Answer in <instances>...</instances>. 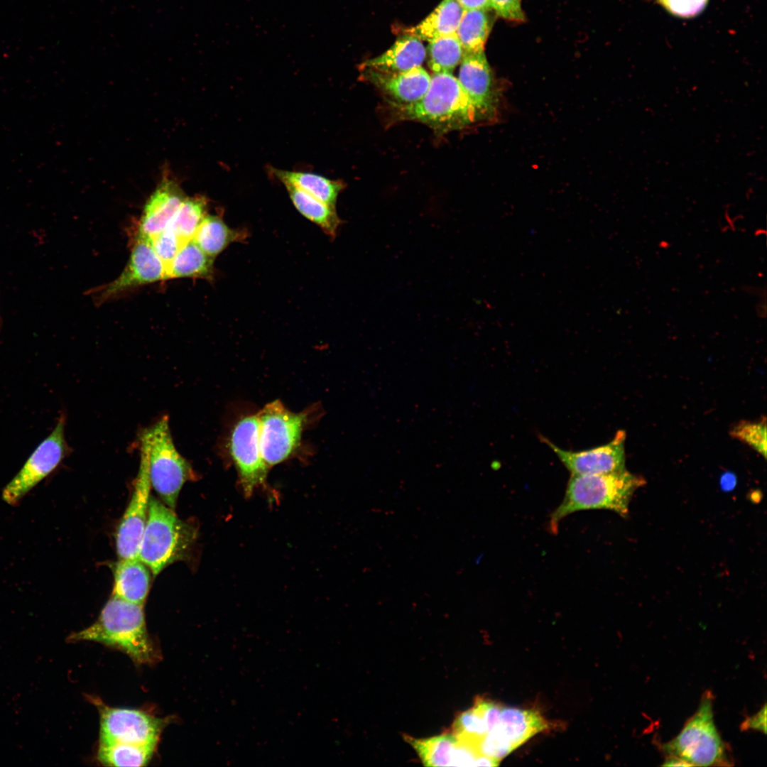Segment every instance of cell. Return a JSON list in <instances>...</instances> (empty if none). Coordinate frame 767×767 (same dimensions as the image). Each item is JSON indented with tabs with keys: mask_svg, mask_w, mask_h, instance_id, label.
Returning <instances> with one entry per match:
<instances>
[{
	"mask_svg": "<svg viewBox=\"0 0 767 767\" xmlns=\"http://www.w3.org/2000/svg\"><path fill=\"white\" fill-rule=\"evenodd\" d=\"M428 66L433 73L450 72L461 62L463 49L456 34L437 38L428 46Z\"/></svg>",
	"mask_w": 767,
	"mask_h": 767,
	"instance_id": "f1b7e54d",
	"label": "cell"
},
{
	"mask_svg": "<svg viewBox=\"0 0 767 767\" xmlns=\"http://www.w3.org/2000/svg\"><path fill=\"white\" fill-rule=\"evenodd\" d=\"M396 119L421 122L440 133L464 129L484 118L450 72L433 73L424 96L410 104L391 103Z\"/></svg>",
	"mask_w": 767,
	"mask_h": 767,
	"instance_id": "7a4b0ae2",
	"label": "cell"
},
{
	"mask_svg": "<svg viewBox=\"0 0 767 767\" xmlns=\"http://www.w3.org/2000/svg\"><path fill=\"white\" fill-rule=\"evenodd\" d=\"M742 730L754 729L766 733V705L755 714L748 717L741 724Z\"/></svg>",
	"mask_w": 767,
	"mask_h": 767,
	"instance_id": "e575fe53",
	"label": "cell"
},
{
	"mask_svg": "<svg viewBox=\"0 0 767 767\" xmlns=\"http://www.w3.org/2000/svg\"><path fill=\"white\" fill-rule=\"evenodd\" d=\"M258 415L261 454L270 467L288 459L298 448L310 413H293L276 400L266 404Z\"/></svg>",
	"mask_w": 767,
	"mask_h": 767,
	"instance_id": "52a82bcc",
	"label": "cell"
},
{
	"mask_svg": "<svg viewBox=\"0 0 767 767\" xmlns=\"http://www.w3.org/2000/svg\"><path fill=\"white\" fill-rule=\"evenodd\" d=\"M542 442L556 455L571 474H600L621 472L625 468L626 433L618 431L608 443L583 451L561 449L544 437Z\"/></svg>",
	"mask_w": 767,
	"mask_h": 767,
	"instance_id": "5bb4252c",
	"label": "cell"
},
{
	"mask_svg": "<svg viewBox=\"0 0 767 767\" xmlns=\"http://www.w3.org/2000/svg\"><path fill=\"white\" fill-rule=\"evenodd\" d=\"M151 244L165 268L182 245L175 234L168 228L154 236L151 239Z\"/></svg>",
	"mask_w": 767,
	"mask_h": 767,
	"instance_id": "1f68e13d",
	"label": "cell"
},
{
	"mask_svg": "<svg viewBox=\"0 0 767 767\" xmlns=\"http://www.w3.org/2000/svg\"><path fill=\"white\" fill-rule=\"evenodd\" d=\"M283 184L298 211L328 236L334 238L341 224L335 207L326 204L291 184Z\"/></svg>",
	"mask_w": 767,
	"mask_h": 767,
	"instance_id": "603a6c76",
	"label": "cell"
},
{
	"mask_svg": "<svg viewBox=\"0 0 767 767\" xmlns=\"http://www.w3.org/2000/svg\"><path fill=\"white\" fill-rule=\"evenodd\" d=\"M99 744L157 745L167 721L143 711L100 705Z\"/></svg>",
	"mask_w": 767,
	"mask_h": 767,
	"instance_id": "8fae6325",
	"label": "cell"
},
{
	"mask_svg": "<svg viewBox=\"0 0 767 767\" xmlns=\"http://www.w3.org/2000/svg\"><path fill=\"white\" fill-rule=\"evenodd\" d=\"M664 766H692L688 762L675 756H667L662 764Z\"/></svg>",
	"mask_w": 767,
	"mask_h": 767,
	"instance_id": "74e56055",
	"label": "cell"
},
{
	"mask_svg": "<svg viewBox=\"0 0 767 767\" xmlns=\"http://www.w3.org/2000/svg\"><path fill=\"white\" fill-rule=\"evenodd\" d=\"M450 732L477 749L479 741L487 734V727L478 697L472 707L461 712L455 718Z\"/></svg>",
	"mask_w": 767,
	"mask_h": 767,
	"instance_id": "f546056e",
	"label": "cell"
},
{
	"mask_svg": "<svg viewBox=\"0 0 767 767\" xmlns=\"http://www.w3.org/2000/svg\"><path fill=\"white\" fill-rule=\"evenodd\" d=\"M425 766H453L457 737L450 731L429 738L417 739L404 735Z\"/></svg>",
	"mask_w": 767,
	"mask_h": 767,
	"instance_id": "484cf974",
	"label": "cell"
},
{
	"mask_svg": "<svg viewBox=\"0 0 767 767\" xmlns=\"http://www.w3.org/2000/svg\"><path fill=\"white\" fill-rule=\"evenodd\" d=\"M140 456L139 469L131 497L116 533V549L119 559L138 558L146 524L151 485L148 456L141 447Z\"/></svg>",
	"mask_w": 767,
	"mask_h": 767,
	"instance_id": "7c38bea8",
	"label": "cell"
},
{
	"mask_svg": "<svg viewBox=\"0 0 767 767\" xmlns=\"http://www.w3.org/2000/svg\"><path fill=\"white\" fill-rule=\"evenodd\" d=\"M489 4L495 14L502 18L515 22H523L526 19L521 0H489Z\"/></svg>",
	"mask_w": 767,
	"mask_h": 767,
	"instance_id": "836d02e7",
	"label": "cell"
},
{
	"mask_svg": "<svg viewBox=\"0 0 767 767\" xmlns=\"http://www.w3.org/2000/svg\"><path fill=\"white\" fill-rule=\"evenodd\" d=\"M464 10H491L489 0H457Z\"/></svg>",
	"mask_w": 767,
	"mask_h": 767,
	"instance_id": "d590c367",
	"label": "cell"
},
{
	"mask_svg": "<svg viewBox=\"0 0 767 767\" xmlns=\"http://www.w3.org/2000/svg\"><path fill=\"white\" fill-rule=\"evenodd\" d=\"M229 449L244 494L250 496L256 488L266 484L269 468L261 454L258 413L244 416L236 423L230 434Z\"/></svg>",
	"mask_w": 767,
	"mask_h": 767,
	"instance_id": "30bf717a",
	"label": "cell"
},
{
	"mask_svg": "<svg viewBox=\"0 0 767 767\" xmlns=\"http://www.w3.org/2000/svg\"><path fill=\"white\" fill-rule=\"evenodd\" d=\"M197 537L192 523L151 496L138 558L156 576L170 564L187 558Z\"/></svg>",
	"mask_w": 767,
	"mask_h": 767,
	"instance_id": "277c9868",
	"label": "cell"
},
{
	"mask_svg": "<svg viewBox=\"0 0 767 767\" xmlns=\"http://www.w3.org/2000/svg\"><path fill=\"white\" fill-rule=\"evenodd\" d=\"M140 447L148 456L151 487L162 501L175 509L183 485L197 478L190 462L176 449L168 415H163L139 436Z\"/></svg>",
	"mask_w": 767,
	"mask_h": 767,
	"instance_id": "5b68a950",
	"label": "cell"
},
{
	"mask_svg": "<svg viewBox=\"0 0 767 767\" xmlns=\"http://www.w3.org/2000/svg\"><path fill=\"white\" fill-rule=\"evenodd\" d=\"M365 79L392 99L393 103L410 104L420 100L428 91L431 76L421 66L394 73L363 70Z\"/></svg>",
	"mask_w": 767,
	"mask_h": 767,
	"instance_id": "e0dca14e",
	"label": "cell"
},
{
	"mask_svg": "<svg viewBox=\"0 0 767 767\" xmlns=\"http://www.w3.org/2000/svg\"><path fill=\"white\" fill-rule=\"evenodd\" d=\"M271 171L281 183L291 184L332 207H335L337 197L344 187L341 181L332 180L315 173L274 168H271Z\"/></svg>",
	"mask_w": 767,
	"mask_h": 767,
	"instance_id": "cb8c5ba5",
	"label": "cell"
},
{
	"mask_svg": "<svg viewBox=\"0 0 767 767\" xmlns=\"http://www.w3.org/2000/svg\"><path fill=\"white\" fill-rule=\"evenodd\" d=\"M186 197L179 183L165 174L144 205L138 234L151 240L165 229Z\"/></svg>",
	"mask_w": 767,
	"mask_h": 767,
	"instance_id": "2e32d148",
	"label": "cell"
},
{
	"mask_svg": "<svg viewBox=\"0 0 767 767\" xmlns=\"http://www.w3.org/2000/svg\"><path fill=\"white\" fill-rule=\"evenodd\" d=\"M425 57L426 50L420 39L406 33L385 53L363 62L361 68L386 73L401 72L421 66Z\"/></svg>",
	"mask_w": 767,
	"mask_h": 767,
	"instance_id": "ac0fdd59",
	"label": "cell"
},
{
	"mask_svg": "<svg viewBox=\"0 0 767 767\" xmlns=\"http://www.w3.org/2000/svg\"><path fill=\"white\" fill-rule=\"evenodd\" d=\"M672 14L684 18L692 17L700 13L708 0H658Z\"/></svg>",
	"mask_w": 767,
	"mask_h": 767,
	"instance_id": "d6a6232c",
	"label": "cell"
},
{
	"mask_svg": "<svg viewBox=\"0 0 767 767\" xmlns=\"http://www.w3.org/2000/svg\"><path fill=\"white\" fill-rule=\"evenodd\" d=\"M464 11L457 0H442L420 23L406 29V33L428 42L456 34Z\"/></svg>",
	"mask_w": 767,
	"mask_h": 767,
	"instance_id": "ffe728a7",
	"label": "cell"
},
{
	"mask_svg": "<svg viewBox=\"0 0 767 767\" xmlns=\"http://www.w3.org/2000/svg\"><path fill=\"white\" fill-rule=\"evenodd\" d=\"M713 697L703 694L698 709L680 732L662 745L668 756H675L692 766H730L727 748L714 721Z\"/></svg>",
	"mask_w": 767,
	"mask_h": 767,
	"instance_id": "8992f818",
	"label": "cell"
},
{
	"mask_svg": "<svg viewBox=\"0 0 767 767\" xmlns=\"http://www.w3.org/2000/svg\"><path fill=\"white\" fill-rule=\"evenodd\" d=\"M551 727L538 711L503 707L498 722L479 741L477 750L499 763L532 736Z\"/></svg>",
	"mask_w": 767,
	"mask_h": 767,
	"instance_id": "ba28073f",
	"label": "cell"
},
{
	"mask_svg": "<svg viewBox=\"0 0 767 767\" xmlns=\"http://www.w3.org/2000/svg\"><path fill=\"white\" fill-rule=\"evenodd\" d=\"M733 438L748 445L764 459L766 458V420L763 417L758 421L743 420L735 425L730 430Z\"/></svg>",
	"mask_w": 767,
	"mask_h": 767,
	"instance_id": "4dcf8cb0",
	"label": "cell"
},
{
	"mask_svg": "<svg viewBox=\"0 0 767 767\" xmlns=\"http://www.w3.org/2000/svg\"><path fill=\"white\" fill-rule=\"evenodd\" d=\"M246 237L244 229L231 228L221 217L207 214L192 239L205 254L215 259L230 244Z\"/></svg>",
	"mask_w": 767,
	"mask_h": 767,
	"instance_id": "7402d4cb",
	"label": "cell"
},
{
	"mask_svg": "<svg viewBox=\"0 0 767 767\" xmlns=\"http://www.w3.org/2000/svg\"><path fill=\"white\" fill-rule=\"evenodd\" d=\"M207 214V200L202 195L186 197L165 228L171 230L181 244L192 239Z\"/></svg>",
	"mask_w": 767,
	"mask_h": 767,
	"instance_id": "4316f807",
	"label": "cell"
},
{
	"mask_svg": "<svg viewBox=\"0 0 767 767\" xmlns=\"http://www.w3.org/2000/svg\"><path fill=\"white\" fill-rule=\"evenodd\" d=\"M495 15L492 10H464L456 32L464 53L484 50Z\"/></svg>",
	"mask_w": 767,
	"mask_h": 767,
	"instance_id": "d4e9b609",
	"label": "cell"
},
{
	"mask_svg": "<svg viewBox=\"0 0 767 767\" xmlns=\"http://www.w3.org/2000/svg\"><path fill=\"white\" fill-rule=\"evenodd\" d=\"M165 279V266L154 251L151 240L138 234L129 261L121 274L98 290L102 303L136 288Z\"/></svg>",
	"mask_w": 767,
	"mask_h": 767,
	"instance_id": "4fadbf2b",
	"label": "cell"
},
{
	"mask_svg": "<svg viewBox=\"0 0 767 767\" xmlns=\"http://www.w3.org/2000/svg\"><path fill=\"white\" fill-rule=\"evenodd\" d=\"M156 748V745L99 744L97 758L109 766H143L152 758Z\"/></svg>",
	"mask_w": 767,
	"mask_h": 767,
	"instance_id": "83f0119b",
	"label": "cell"
},
{
	"mask_svg": "<svg viewBox=\"0 0 767 767\" xmlns=\"http://www.w3.org/2000/svg\"><path fill=\"white\" fill-rule=\"evenodd\" d=\"M214 259L190 239L181 245L166 266L165 279L192 278L211 281L214 276Z\"/></svg>",
	"mask_w": 767,
	"mask_h": 767,
	"instance_id": "44dd1931",
	"label": "cell"
},
{
	"mask_svg": "<svg viewBox=\"0 0 767 767\" xmlns=\"http://www.w3.org/2000/svg\"><path fill=\"white\" fill-rule=\"evenodd\" d=\"M65 416L61 415L50 434L36 448L22 468L5 486L3 500L17 505L24 496L48 476L68 455L65 437Z\"/></svg>",
	"mask_w": 767,
	"mask_h": 767,
	"instance_id": "9c48e42d",
	"label": "cell"
},
{
	"mask_svg": "<svg viewBox=\"0 0 767 767\" xmlns=\"http://www.w3.org/2000/svg\"><path fill=\"white\" fill-rule=\"evenodd\" d=\"M736 484V477L731 473L727 472L721 477V488L726 491L732 490L735 487Z\"/></svg>",
	"mask_w": 767,
	"mask_h": 767,
	"instance_id": "8d00e7d4",
	"label": "cell"
},
{
	"mask_svg": "<svg viewBox=\"0 0 767 767\" xmlns=\"http://www.w3.org/2000/svg\"><path fill=\"white\" fill-rule=\"evenodd\" d=\"M457 79L484 119L494 116L499 94L484 50L463 53Z\"/></svg>",
	"mask_w": 767,
	"mask_h": 767,
	"instance_id": "9a60e30c",
	"label": "cell"
},
{
	"mask_svg": "<svg viewBox=\"0 0 767 767\" xmlns=\"http://www.w3.org/2000/svg\"><path fill=\"white\" fill-rule=\"evenodd\" d=\"M645 483L643 477L626 469L609 474H571L562 502L550 515L549 528L557 533L562 519L584 510L607 509L626 517L631 496Z\"/></svg>",
	"mask_w": 767,
	"mask_h": 767,
	"instance_id": "3957f363",
	"label": "cell"
},
{
	"mask_svg": "<svg viewBox=\"0 0 767 767\" xmlns=\"http://www.w3.org/2000/svg\"><path fill=\"white\" fill-rule=\"evenodd\" d=\"M150 571L139 558L119 559L114 569L112 596L143 605L151 585Z\"/></svg>",
	"mask_w": 767,
	"mask_h": 767,
	"instance_id": "d6986e66",
	"label": "cell"
},
{
	"mask_svg": "<svg viewBox=\"0 0 767 767\" xmlns=\"http://www.w3.org/2000/svg\"><path fill=\"white\" fill-rule=\"evenodd\" d=\"M66 641L100 643L124 652L136 664L153 663L159 658L147 631L143 605L114 596L106 603L94 623L72 633Z\"/></svg>",
	"mask_w": 767,
	"mask_h": 767,
	"instance_id": "6da1fadb",
	"label": "cell"
}]
</instances>
